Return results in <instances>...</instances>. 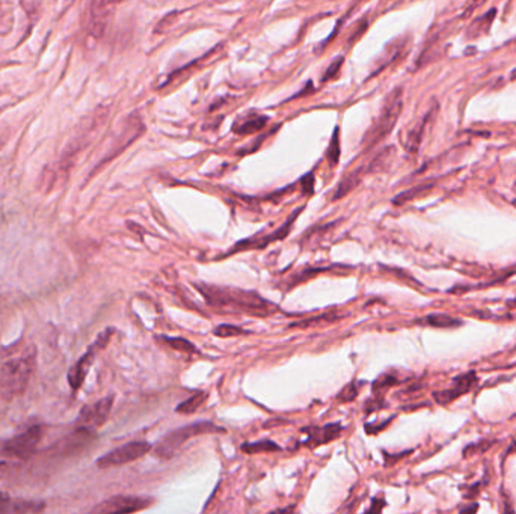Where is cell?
<instances>
[{
    "instance_id": "35",
    "label": "cell",
    "mask_w": 516,
    "mask_h": 514,
    "mask_svg": "<svg viewBox=\"0 0 516 514\" xmlns=\"http://www.w3.org/2000/svg\"><path fill=\"white\" fill-rule=\"evenodd\" d=\"M474 2H477V4H480V0H474ZM482 4H483V0H482Z\"/></svg>"
},
{
    "instance_id": "30",
    "label": "cell",
    "mask_w": 516,
    "mask_h": 514,
    "mask_svg": "<svg viewBox=\"0 0 516 514\" xmlns=\"http://www.w3.org/2000/svg\"><path fill=\"white\" fill-rule=\"evenodd\" d=\"M491 446V442H487L486 445L483 444H477V445H470L465 448V451H463V456L468 457V456H474V454H479L480 451H486V449Z\"/></svg>"
},
{
    "instance_id": "34",
    "label": "cell",
    "mask_w": 516,
    "mask_h": 514,
    "mask_svg": "<svg viewBox=\"0 0 516 514\" xmlns=\"http://www.w3.org/2000/svg\"><path fill=\"white\" fill-rule=\"evenodd\" d=\"M512 79H516V68H515L513 73H512Z\"/></svg>"
},
{
    "instance_id": "17",
    "label": "cell",
    "mask_w": 516,
    "mask_h": 514,
    "mask_svg": "<svg viewBox=\"0 0 516 514\" xmlns=\"http://www.w3.org/2000/svg\"><path fill=\"white\" fill-rule=\"evenodd\" d=\"M417 325L421 326H430V327H441V329H451V327H458L462 326V320L451 317L448 314H441V313H435V314H429L423 318L417 320Z\"/></svg>"
},
{
    "instance_id": "18",
    "label": "cell",
    "mask_w": 516,
    "mask_h": 514,
    "mask_svg": "<svg viewBox=\"0 0 516 514\" xmlns=\"http://www.w3.org/2000/svg\"><path fill=\"white\" fill-rule=\"evenodd\" d=\"M433 112H428L425 113V117L420 121V124L417 127L412 128V130L408 133L406 139H405V148L411 152H416L421 144L423 140V136H424V132H425V127H428V124L430 122V118H432Z\"/></svg>"
},
{
    "instance_id": "22",
    "label": "cell",
    "mask_w": 516,
    "mask_h": 514,
    "mask_svg": "<svg viewBox=\"0 0 516 514\" xmlns=\"http://www.w3.org/2000/svg\"><path fill=\"white\" fill-rule=\"evenodd\" d=\"M207 400V394L205 392H198L195 395H192L190 398H187L186 402L180 403L177 406V412L178 414H185V415H190L193 412H197V410L202 406V403Z\"/></svg>"
},
{
    "instance_id": "20",
    "label": "cell",
    "mask_w": 516,
    "mask_h": 514,
    "mask_svg": "<svg viewBox=\"0 0 516 514\" xmlns=\"http://www.w3.org/2000/svg\"><path fill=\"white\" fill-rule=\"evenodd\" d=\"M341 315L334 314V313H325L320 314L316 317H309V318H304L301 321H296V323H291L290 327L294 329H306V327H314L319 325H328V323H335V321L340 320Z\"/></svg>"
},
{
    "instance_id": "21",
    "label": "cell",
    "mask_w": 516,
    "mask_h": 514,
    "mask_svg": "<svg viewBox=\"0 0 516 514\" xmlns=\"http://www.w3.org/2000/svg\"><path fill=\"white\" fill-rule=\"evenodd\" d=\"M242 451L247 454H260V453H274L281 451V446L277 445L274 441H260V442H249L242 445Z\"/></svg>"
},
{
    "instance_id": "31",
    "label": "cell",
    "mask_w": 516,
    "mask_h": 514,
    "mask_svg": "<svg viewBox=\"0 0 516 514\" xmlns=\"http://www.w3.org/2000/svg\"><path fill=\"white\" fill-rule=\"evenodd\" d=\"M383 507H385V500L383 499H381V500L373 499L371 507L367 510V513H379V511H382Z\"/></svg>"
},
{
    "instance_id": "27",
    "label": "cell",
    "mask_w": 516,
    "mask_h": 514,
    "mask_svg": "<svg viewBox=\"0 0 516 514\" xmlns=\"http://www.w3.org/2000/svg\"><path fill=\"white\" fill-rule=\"evenodd\" d=\"M394 154V148H386L381 152V156H378L375 160L371 162L370 164V171H379L383 169L385 164H388L391 162V157Z\"/></svg>"
},
{
    "instance_id": "8",
    "label": "cell",
    "mask_w": 516,
    "mask_h": 514,
    "mask_svg": "<svg viewBox=\"0 0 516 514\" xmlns=\"http://www.w3.org/2000/svg\"><path fill=\"white\" fill-rule=\"evenodd\" d=\"M43 436H44V426L36 424V426H32L28 430L14 436L12 439L6 441L2 449L6 456L26 460L32 454H35L38 445H40L43 439Z\"/></svg>"
},
{
    "instance_id": "12",
    "label": "cell",
    "mask_w": 516,
    "mask_h": 514,
    "mask_svg": "<svg viewBox=\"0 0 516 514\" xmlns=\"http://www.w3.org/2000/svg\"><path fill=\"white\" fill-rule=\"evenodd\" d=\"M112 406H113V395H108L105 398H101V400H98L94 404L85 406L81 410V415H79V419H77V424H79V426L94 429V430L101 427L103 424H106V421L109 419Z\"/></svg>"
},
{
    "instance_id": "1",
    "label": "cell",
    "mask_w": 516,
    "mask_h": 514,
    "mask_svg": "<svg viewBox=\"0 0 516 514\" xmlns=\"http://www.w3.org/2000/svg\"><path fill=\"white\" fill-rule=\"evenodd\" d=\"M195 288L202 294L204 300L215 308H231L237 313L255 317L272 315L279 310L275 303L266 300L255 291L209 285L202 284V282L195 284Z\"/></svg>"
},
{
    "instance_id": "5",
    "label": "cell",
    "mask_w": 516,
    "mask_h": 514,
    "mask_svg": "<svg viewBox=\"0 0 516 514\" xmlns=\"http://www.w3.org/2000/svg\"><path fill=\"white\" fill-rule=\"evenodd\" d=\"M144 130H145V127L138 113L128 115V117L123 121V125L120 128V132L117 133V136L112 139L109 150L105 156H103L98 168L103 164L112 162L117 156H120L124 150H127L138 137H140V135L144 133Z\"/></svg>"
},
{
    "instance_id": "19",
    "label": "cell",
    "mask_w": 516,
    "mask_h": 514,
    "mask_svg": "<svg viewBox=\"0 0 516 514\" xmlns=\"http://www.w3.org/2000/svg\"><path fill=\"white\" fill-rule=\"evenodd\" d=\"M361 171H363V169L358 168V169H355V171L347 174V175L341 179L340 184L337 186V190H335V194H334V196H332L334 201H337V199L346 196L347 194H351V192L359 184V182H361Z\"/></svg>"
},
{
    "instance_id": "25",
    "label": "cell",
    "mask_w": 516,
    "mask_h": 514,
    "mask_svg": "<svg viewBox=\"0 0 516 514\" xmlns=\"http://www.w3.org/2000/svg\"><path fill=\"white\" fill-rule=\"evenodd\" d=\"M213 333H215V337H217V338H233V337L248 335L249 332L239 327V326H234V325H219L217 327H215Z\"/></svg>"
},
{
    "instance_id": "28",
    "label": "cell",
    "mask_w": 516,
    "mask_h": 514,
    "mask_svg": "<svg viewBox=\"0 0 516 514\" xmlns=\"http://www.w3.org/2000/svg\"><path fill=\"white\" fill-rule=\"evenodd\" d=\"M397 383V379L394 377V376H391V374H383V376H381L379 379H376V382L375 383H373V392H383V391H386V389H388V388H391L393 387V384H396Z\"/></svg>"
},
{
    "instance_id": "2",
    "label": "cell",
    "mask_w": 516,
    "mask_h": 514,
    "mask_svg": "<svg viewBox=\"0 0 516 514\" xmlns=\"http://www.w3.org/2000/svg\"><path fill=\"white\" fill-rule=\"evenodd\" d=\"M36 365V350L31 349L24 355L9 359L0 367V397L6 402L23 395L29 387Z\"/></svg>"
},
{
    "instance_id": "26",
    "label": "cell",
    "mask_w": 516,
    "mask_h": 514,
    "mask_svg": "<svg viewBox=\"0 0 516 514\" xmlns=\"http://www.w3.org/2000/svg\"><path fill=\"white\" fill-rule=\"evenodd\" d=\"M339 159H340V140H339V128H335L334 137L328 148V160L332 166H335L339 163Z\"/></svg>"
},
{
    "instance_id": "24",
    "label": "cell",
    "mask_w": 516,
    "mask_h": 514,
    "mask_svg": "<svg viewBox=\"0 0 516 514\" xmlns=\"http://www.w3.org/2000/svg\"><path fill=\"white\" fill-rule=\"evenodd\" d=\"M432 189V184H421V186H417L414 189H409L406 192H402V194L397 195L394 198V204L400 205V204H405L408 201H412L414 198H418L424 194H428V192Z\"/></svg>"
},
{
    "instance_id": "10",
    "label": "cell",
    "mask_w": 516,
    "mask_h": 514,
    "mask_svg": "<svg viewBox=\"0 0 516 514\" xmlns=\"http://www.w3.org/2000/svg\"><path fill=\"white\" fill-rule=\"evenodd\" d=\"M120 4V0H91L86 11V29L96 38L103 36L109 26L115 6Z\"/></svg>"
},
{
    "instance_id": "32",
    "label": "cell",
    "mask_w": 516,
    "mask_h": 514,
    "mask_svg": "<svg viewBox=\"0 0 516 514\" xmlns=\"http://www.w3.org/2000/svg\"><path fill=\"white\" fill-rule=\"evenodd\" d=\"M340 67H341V59H337V61H335V63H334V67H329V68H328V71H326V74H325V80H328V79H331V77H334L335 73L339 71Z\"/></svg>"
},
{
    "instance_id": "9",
    "label": "cell",
    "mask_w": 516,
    "mask_h": 514,
    "mask_svg": "<svg viewBox=\"0 0 516 514\" xmlns=\"http://www.w3.org/2000/svg\"><path fill=\"white\" fill-rule=\"evenodd\" d=\"M151 451V445L144 441H133L118 448L112 449L103 457L97 460V466L101 469L112 468V466H123L132 461L142 458L145 454Z\"/></svg>"
},
{
    "instance_id": "7",
    "label": "cell",
    "mask_w": 516,
    "mask_h": 514,
    "mask_svg": "<svg viewBox=\"0 0 516 514\" xmlns=\"http://www.w3.org/2000/svg\"><path fill=\"white\" fill-rule=\"evenodd\" d=\"M302 210H304V207H301V209H298L296 211H293V214L289 217V219H287L286 222H284L278 229H275L274 233L262 234V236H254V237H249V238H247V240L237 241L234 246H231V248L222 255V258H227V256L239 253V252L264 249L267 245H270V243H275V241L284 240V238H286V237L290 234L291 226H293L294 221L299 217V214L302 213Z\"/></svg>"
},
{
    "instance_id": "33",
    "label": "cell",
    "mask_w": 516,
    "mask_h": 514,
    "mask_svg": "<svg viewBox=\"0 0 516 514\" xmlns=\"http://www.w3.org/2000/svg\"><path fill=\"white\" fill-rule=\"evenodd\" d=\"M5 469H6V463H5V461H0V477H2V473L5 472ZM6 495H4V493H0V499H4Z\"/></svg>"
},
{
    "instance_id": "23",
    "label": "cell",
    "mask_w": 516,
    "mask_h": 514,
    "mask_svg": "<svg viewBox=\"0 0 516 514\" xmlns=\"http://www.w3.org/2000/svg\"><path fill=\"white\" fill-rule=\"evenodd\" d=\"M167 345L171 347V349L180 352V353H186V355H197L198 353V349L195 345H193L190 341L185 340V338H171V337H163L162 338Z\"/></svg>"
},
{
    "instance_id": "13",
    "label": "cell",
    "mask_w": 516,
    "mask_h": 514,
    "mask_svg": "<svg viewBox=\"0 0 516 514\" xmlns=\"http://www.w3.org/2000/svg\"><path fill=\"white\" fill-rule=\"evenodd\" d=\"M475 382H477V377H475L474 372H467V374H462V376H459V377H456L453 380L451 388H448L445 391L433 392L435 402L438 404H443V406L453 403L456 398L462 397L463 394H467L474 387Z\"/></svg>"
},
{
    "instance_id": "16",
    "label": "cell",
    "mask_w": 516,
    "mask_h": 514,
    "mask_svg": "<svg viewBox=\"0 0 516 514\" xmlns=\"http://www.w3.org/2000/svg\"><path fill=\"white\" fill-rule=\"evenodd\" d=\"M267 118L263 117V115H255V113H249L242 117L233 127V130L243 136V135H254L257 132H260L262 128L266 125Z\"/></svg>"
},
{
    "instance_id": "4",
    "label": "cell",
    "mask_w": 516,
    "mask_h": 514,
    "mask_svg": "<svg viewBox=\"0 0 516 514\" xmlns=\"http://www.w3.org/2000/svg\"><path fill=\"white\" fill-rule=\"evenodd\" d=\"M402 107H403V91L402 88H396L394 91L386 97L378 120L370 127V130L364 136L366 150H371L393 132L400 113H402Z\"/></svg>"
},
{
    "instance_id": "14",
    "label": "cell",
    "mask_w": 516,
    "mask_h": 514,
    "mask_svg": "<svg viewBox=\"0 0 516 514\" xmlns=\"http://www.w3.org/2000/svg\"><path fill=\"white\" fill-rule=\"evenodd\" d=\"M46 510L43 500H24V499H9L5 496L0 499V514H28L41 513Z\"/></svg>"
},
{
    "instance_id": "3",
    "label": "cell",
    "mask_w": 516,
    "mask_h": 514,
    "mask_svg": "<svg viewBox=\"0 0 516 514\" xmlns=\"http://www.w3.org/2000/svg\"><path fill=\"white\" fill-rule=\"evenodd\" d=\"M210 433H225V429L216 426L215 422L210 421L187 424L185 427L175 429L165 434L160 442L154 446V456L162 460H170L178 453V449L182 448L189 439L195 438V436L210 434Z\"/></svg>"
},
{
    "instance_id": "6",
    "label": "cell",
    "mask_w": 516,
    "mask_h": 514,
    "mask_svg": "<svg viewBox=\"0 0 516 514\" xmlns=\"http://www.w3.org/2000/svg\"><path fill=\"white\" fill-rule=\"evenodd\" d=\"M113 335V329H106L103 330L100 335L97 337V340L91 344L88 352L77 361L68 371V384L70 388L76 392L82 388V384L85 383V379L88 376L89 369H91L96 356L98 355V352H101L105 347L109 344L110 338Z\"/></svg>"
},
{
    "instance_id": "15",
    "label": "cell",
    "mask_w": 516,
    "mask_h": 514,
    "mask_svg": "<svg viewBox=\"0 0 516 514\" xmlns=\"http://www.w3.org/2000/svg\"><path fill=\"white\" fill-rule=\"evenodd\" d=\"M304 431L309 436L305 444L311 445V446H317V445H324V444L331 442L335 438H339L341 433V426L339 422H335V424H328V426H325V427L304 429Z\"/></svg>"
},
{
    "instance_id": "29",
    "label": "cell",
    "mask_w": 516,
    "mask_h": 514,
    "mask_svg": "<svg viewBox=\"0 0 516 514\" xmlns=\"http://www.w3.org/2000/svg\"><path fill=\"white\" fill-rule=\"evenodd\" d=\"M356 397H358V383L352 382L347 384L346 388L341 389V392L339 394V400L343 403H351L355 400Z\"/></svg>"
},
{
    "instance_id": "11",
    "label": "cell",
    "mask_w": 516,
    "mask_h": 514,
    "mask_svg": "<svg viewBox=\"0 0 516 514\" xmlns=\"http://www.w3.org/2000/svg\"><path fill=\"white\" fill-rule=\"evenodd\" d=\"M153 503L151 498L147 496H133V495H118L103 500L101 504L93 508L94 513L100 514H115V513H135L150 507Z\"/></svg>"
}]
</instances>
